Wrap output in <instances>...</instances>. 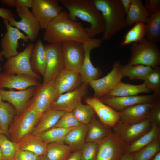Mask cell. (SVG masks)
I'll return each instance as SVG.
<instances>
[{"mask_svg": "<svg viewBox=\"0 0 160 160\" xmlns=\"http://www.w3.org/2000/svg\"><path fill=\"white\" fill-rule=\"evenodd\" d=\"M85 102L93 108L99 120L105 125L112 128L119 121L118 112L99 99L94 97L87 98Z\"/></svg>", "mask_w": 160, "mask_h": 160, "instance_id": "7402d4cb", "label": "cell"}, {"mask_svg": "<svg viewBox=\"0 0 160 160\" xmlns=\"http://www.w3.org/2000/svg\"><path fill=\"white\" fill-rule=\"evenodd\" d=\"M81 150L76 151L71 153L66 160H80Z\"/></svg>", "mask_w": 160, "mask_h": 160, "instance_id": "681fc988", "label": "cell"}, {"mask_svg": "<svg viewBox=\"0 0 160 160\" xmlns=\"http://www.w3.org/2000/svg\"><path fill=\"white\" fill-rule=\"evenodd\" d=\"M103 40L100 38L91 39L87 43L84 44L85 50L84 58L79 71L83 82L88 84L92 80L98 79L99 70L94 67L90 59V53L94 49L100 46Z\"/></svg>", "mask_w": 160, "mask_h": 160, "instance_id": "d6986e66", "label": "cell"}, {"mask_svg": "<svg viewBox=\"0 0 160 160\" xmlns=\"http://www.w3.org/2000/svg\"><path fill=\"white\" fill-rule=\"evenodd\" d=\"M37 160H49L46 155L39 156Z\"/></svg>", "mask_w": 160, "mask_h": 160, "instance_id": "11a10c76", "label": "cell"}, {"mask_svg": "<svg viewBox=\"0 0 160 160\" xmlns=\"http://www.w3.org/2000/svg\"><path fill=\"white\" fill-rule=\"evenodd\" d=\"M152 124L148 119L135 124L119 121L112 128L113 132L126 145L135 141L148 132Z\"/></svg>", "mask_w": 160, "mask_h": 160, "instance_id": "ba28073f", "label": "cell"}, {"mask_svg": "<svg viewBox=\"0 0 160 160\" xmlns=\"http://www.w3.org/2000/svg\"><path fill=\"white\" fill-rule=\"evenodd\" d=\"M150 160H160V151L158 152Z\"/></svg>", "mask_w": 160, "mask_h": 160, "instance_id": "db71d44e", "label": "cell"}, {"mask_svg": "<svg viewBox=\"0 0 160 160\" xmlns=\"http://www.w3.org/2000/svg\"><path fill=\"white\" fill-rule=\"evenodd\" d=\"M44 47L46 66L42 83L47 82L54 79L65 68L62 52V43H51L44 45Z\"/></svg>", "mask_w": 160, "mask_h": 160, "instance_id": "9c48e42d", "label": "cell"}, {"mask_svg": "<svg viewBox=\"0 0 160 160\" xmlns=\"http://www.w3.org/2000/svg\"><path fill=\"white\" fill-rule=\"evenodd\" d=\"M7 31L1 43L3 56L8 59L17 55L18 52V41L22 39L24 42H28V38L17 28L11 26L8 20H3Z\"/></svg>", "mask_w": 160, "mask_h": 160, "instance_id": "9a60e30c", "label": "cell"}, {"mask_svg": "<svg viewBox=\"0 0 160 160\" xmlns=\"http://www.w3.org/2000/svg\"><path fill=\"white\" fill-rule=\"evenodd\" d=\"M0 1L2 4L9 6H15L16 0H1Z\"/></svg>", "mask_w": 160, "mask_h": 160, "instance_id": "816d5d0a", "label": "cell"}, {"mask_svg": "<svg viewBox=\"0 0 160 160\" xmlns=\"http://www.w3.org/2000/svg\"><path fill=\"white\" fill-rule=\"evenodd\" d=\"M41 84L39 80L28 76L9 74L5 72L0 73V89L7 88L21 90Z\"/></svg>", "mask_w": 160, "mask_h": 160, "instance_id": "44dd1931", "label": "cell"}, {"mask_svg": "<svg viewBox=\"0 0 160 160\" xmlns=\"http://www.w3.org/2000/svg\"><path fill=\"white\" fill-rule=\"evenodd\" d=\"M159 97L153 93L149 95L124 97L105 96L99 99L103 103L116 111L119 112L134 105L143 103H152L159 99Z\"/></svg>", "mask_w": 160, "mask_h": 160, "instance_id": "e0dca14e", "label": "cell"}, {"mask_svg": "<svg viewBox=\"0 0 160 160\" xmlns=\"http://www.w3.org/2000/svg\"><path fill=\"white\" fill-rule=\"evenodd\" d=\"M0 160H2V156L1 152V150L0 147Z\"/></svg>", "mask_w": 160, "mask_h": 160, "instance_id": "6f0895ef", "label": "cell"}, {"mask_svg": "<svg viewBox=\"0 0 160 160\" xmlns=\"http://www.w3.org/2000/svg\"><path fill=\"white\" fill-rule=\"evenodd\" d=\"M0 147L2 160H15L16 153L19 149L17 143L10 141L5 135L1 133L0 134Z\"/></svg>", "mask_w": 160, "mask_h": 160, "instance_id": "ab89813d", "label": "cell"}, {"mask_svg": "<svg viewBox=\"0 0 160 160\" xmlns=\"http://www.w3.org/2000/svg\"><path fill=\"white\" fill-rule=\"evenodd\" d=\"M144 6L150 15L160 11V0H146Z\"/></svg>", "mask_w": 160, "mask_h": 160, "instance_id": "bcb514c9", "label": "cell"}, {"mask_svg": "<svg viewBox=\"0 0 160 160\" xmlns=\"http://www.w3.org/2000/svg\"><path fill=\"white\" fill-rule=\"evenodd\" d=\"M150 15L142 0H132L130 7L126 14L127 26H131L139 22L145 23Z\"/></svg>", "mask_w": 160, "mask_h": 160, "instance_id": "4316f807", "label": "cell"}, {"mask_svg": "<svg viewBox=\"0 0 160 160\" xmlns=\"http://www.w3.org/2000/svg\"><path fill=\"white\" fill-rule=\"evenodd\" d=\"M1 133H2V131H1V129H0V134H1Z\"/></svg>", "mask_w": 160, "mask_h": 160, "instance_id": "91938a15", "label": "cell"}, {"mask_svg": "<svg viewBox=\"0 0 160 160\" xmlns=\"http://www.w3.org/2000/svg\"><path fill=\"white\" fill-rule=\"evenodd\" d=\"M17 143L21 150L31 152L39 156L46 155L48 144L32 132L24 136Z\"/></svg>", "mask_w": 160, "mask_h": 160, "instance_id": "d4e9b609", "label": "cell"}, {"mask_svg": "<svg viewBox=\"0 0 160 160\" xmlns=\"http://www.w3.org/2000/svg\"><path fill=\"white\" fill-rule=\"evenodd\" d=\"M120 160H134L132 154H125Z\"/></svg>", "mask_w": 160, "mask_h": 160, "instance_id": "f5cc1de1", "label": "cell"}, {"mask_svg": "<svg viewBox=\"0 0 160 160\" xmlns=\"http://www.w3.org/2000/svg\"><path fill=\"white\" fill-rule=\"evenodd\" d=\"M153 103L134 105L118 112L119 121L127 123L135 124L146 119Z\"/></svg>", "mask_w": 160, "mask_h": 160, "instance_id": "603a6c76", "label": "cell"}, {"mask_svg": "<svg viewBox=\"0 0 160 160\" xmlns=\"http://www.w3.org/2000/svg\"><path fill=\"white\" fill-rule=\"evenodd\" d=\"M76 127L68 128H52L36 135L47 144L54 142L63 144L67 134Z\"/></svg>", "mask_w": 160, "mask_h": 160, "instance_id": "d590c367", "label": "cell"}, {"mask_svg": "<svg viewBox=\"0 0 160 160\" xmlns=\"http://www.w3.org/2000/svg\"><path fill=\"white\" fill-rule=\"evenodd\" d=\"M31 8L41 28L44 30L63 10L58 0H33Z\"/></svg>", "mask_w": 160, "mask_h": 160, "instance_id": "52a82bcc", "label": "cell"}, {"mask_svg": "<svg viewBox=\"0 0 160 160\" xmlns=\"http://www.w3.org/2000/svg\"><path fill=\"white\" fill-rule=\"evenodd\" d=\"M121 1L123 8L126 14L130 7L132 0H121Z\"/></svg>", "mask_w": 160, "mask_h": 160, "instance_id": "f907efd6", "label": "cell"}, {"mask_svg": "<svg viewBox=\"0 0 160 160\" xmlns=\"http://www.w3.org/2000/svg\"><path fill=\"white\" fill-rule=\"evenodd\" d=\"M83 124L77 120L72 112H66L52 128H71Z\"/></svg>", "mask_w": 160, "mask_h": 160, "instance_id": "b9f144b4", "label": "cell"}, {"mask_svg": "<svg viewBox=\"0 0 160 160\" xmlns=\"http://www.w3.org/2000/svg\"><path fill=\"white\" fill-rule=\"evenodd\" d=\"M143 83L154 94L160 97V69L159 67L153 69L147 75Z\"/></svg>", "mask_w": 160, "mask_h": 160, "instance_id": "60d3db41", "label": "cell"}, {"mask_svg": "<svg viewBox=\"0 0 160 160\" xmlns=\"http://www.w3.org/2000/svg\"><path fill=\"white\" fill-rule=\"evenodd\" d=\"M153 69L150 67L139 64L121 65V68L123 78L127 76L131 79L144 81Z\"/></svg>", "mask_w": 160, "mask_h": 160, "instance_id": "836d02e7", "label": "cell"}, {"mask_svg": "<svg viewBox=\"0 0 160 160\" xmlns=\"http://www.w3.org/2000/svg\"><path fill=\"white\" fill-rule=\"evenodd\" d=\"M66 112L50 107L42 114L32 133L38 135L52 128Z\"/></svg>", "mask_w": 160, "mask_h": 160, "instance_id": "cb8c5ba5", "label": "cell"}, {"mask_svg": "<svg viewBox=\"0 0 160 160\" xmlns=\"http://www.w3.org/2000/svg\"><path fill=\"white\" fill-rule=\"evenodd\" d=\"M0 17L3 20L9 21L10 19L14 17V14L10 10L0 7Z\"/></svg>", "mask_w": 160, "mask_h": 160, "instance_id": "7dc6e473", "label": "cell"}, {"mask_svg": "<svg viewBox=\"0 0 160 160\" xmlns=\"http://www.w3.org/2000/svg\"><path fill=\"white\" fill-rule=\"evenodd\" d=\"M60 4L68 10L69 19L75 21L77 18L89 23L85 28L89 37H94L104 32L105 24L100 12L92 0H59Z\"/></svg>", "mask_w": 160, "mask_h": 160, "instance_id": "7a4b0ae2", "label": "cell"}, {"mask_svg": "<svg viewBox=\"0 0 160 160\" xmlns=\"http://www.w3.org/2000/svg\"><path fill=\"white\" fill-rule=\"evenodd\" d=\"M33 45L30 42L23 51L7 59L4 65V72L9 74L26 75L40 80L41 75L33 71L30 61Z\"/></svg>", "mask_w": 160, "mask_h": 160, "instance_id": "8992f818", "label": "cell"}, {"mask_svg": "<svg viewBox=\"0 0 160 160\" xmlns=\"http://www.w3.org/2000/svg\"><path fill=\"white\" fill-rule=\"evenodd\" d=\"M160 151V137L133 153L134 160H150Z\"/></svg>", "mask_w": 160, "mask_h": 160, "instance_id": "8d00e7d4", "label": "cell"}, {"mask_svg": "<svg viewBox=\"0 0 160 160\" xmlns=\"http://www.w3.org/2000/svg\"><path fill=\"white\" fill-rule=\"evenodd\" d=\"M3 60V56L2 55L1 52H0V61H2ZM1 70V68L0 67V71Z\"/></svg>", "mask_w": 160, "mask_h": 160, "instance_id": "9f6ffc18", "label": "cell"}, {"mask_svg": "<svg viewBox=\"0 0 160 160\" xmlns=\"http://www.w3.org/2000/svg\"><path fill=\"white\" fill-rule=\"evenodd\" d=\"M147 119H148L152 124H155L160 127V101L159 99L153 103Z\"/></svg>", "mask_w": 160, "mask_h": 160, "instance_id": "ee69618b", "label": "cell"}, {"mask_svg": "<svg viewBox=\"0 0 160 160\" xmlns=\"http://www.w3.org/2000/svg\"><path fill=\"white\" fill-rule=\"evenodd\" d=\"M95 160H120L125 154L126 145L112 131L98 143Z\"/></svg>", "mask_w": 160, "mask_h": 160, "instance_id": "30bf717a", "label": "cell"}, {"mask_svg": "<svg viewBox=\"0 0 160 160\" xmlns=\"http://www.w3.org/2000/svg\"><path fill=\"white\" fill-rule=\"evenodd\" d=\"M83 82L79 71L64 69L54 79L56 99L60 95L73 91Z\"/></svg>", "mask_w": 160, "mask_h": 160, "instance_id": "ac0fdd59", "label": "cell"}, {"mask_svg": "<svg viewBox=\"0 0 160 160\" xmlns=\"http://www.w3.org/2000/svg\"><path fill=\"white\" fill-rule=\"evenodd\" d=\"M90 39L82 23L71 20L68 12L63 10L48 25L43 36L44 40L49 44L72 40L84 44Z\"/></svg>", "mask_w": 160, "mask_h": 160, "instance_id": "6da1fadb", "label": "cell"}, {"mask_svg": "<svg viewBox=\"0 0 160 160\" xmlns=\"http://www.w3.org/2000/svg\"><path fill=\"white\" fill-rule=\"evenodd\" d=\"M111 128L97 119L95 116L88 124L86 142L98 143L110 134Z\"/></svg>", "mask_w": 160, "mask_h": 160, "instance_id": "83f0119b", "label": "cell"}, {"mask_svg": "<svg viewBox=\"0 0 160 160\" xmlns=\"http://www.w3.org/2000/svg\"><path fill=\"white\" fill-rule=\"evenodd\" d=\"M151 90L143 84L134 85L119 82L105 96L109 97H124L137 95L142 93H148Z\"/></svg>", "mask_w": 160, "mask_h": 160, "instance_id": "f1b7e54d", "label": "cell"}, {"mask_svg": "<svg viewBox=\"0 0 160 160\" xmlns=\"http://www.w3.org/2000/svg\"><path fill=\"white\" fill-rule=\"evenodd\" d=\"M16 115L15 109L11 104L0 101V128L3 134L9 135V127Z\"/></svg>", "mask_w": 160, "mask_h": 160, "instance_id": "d6a6232c", "label": "cell"}, {"mask_svg": "<svg viewBox=\"0 0 160 160\" xmlns=\"http://www.w3.org/2000/svg\"><path fill=\"white\" fill-rule=\"evenodd\" d=\"M33 0H16L15 7L16 8L21 7L31 8Z\"/></svg>", "mask_w": 160, "mask_h": 160, "instance_id": "c3c4849f", "label": "cell"}, {"mask_svg": "<svg viewBox=\"0 0 160 160\" xmlns=\"http://www.w3.org/2000/svg\"><path fill=\"white\" fill-rule=\"evenodd\" d=\"M98 145V143L86 142L81 149L80 160H95Z\"/></svg>", "mask_w": 160, "mask_h": 160, "instance_id": "7bdbcfd3", "label": "cell"}, {"mask_svg": "<svg viewBox=\"0 0 160 160\" xmlns=\"http://www.w3.org/2000/svg\"><path fill=\"white\" fill-rule=\"evenodd\" d=\"M88 84L84 82L76 89L59 95L51 104L50 108L55 110L72 112L87 95Z\"/></svg>", "mask_w": 160, "mask_h": 160, "instance_id": "2e32d148", "label": "cell"}, {"mask_svg": "<svg viewBox=\"0 0 160 160\" xmlns=\"http://www.w3.org/2000/svg\"><path fill=\"white\" fill-rule=\"evenodd\" d=\"M160 137V127L152 124L150 130L132 143L126 146L125 154H133Z\"/></svg>", "mask_w": 160, "mask_h": 160, "instance_id": "f546056e", "label": "cell"}, {"mask_svg": "<svg viewBox=\"0 0 160 160\" xmlns=\"http://www.w3.org/2000/svg\"><path fill=\"white\" fill-rule=\"evenodd\" d=\"M40 116L36 109L28 104L18 115L14 117L9 129L12 141L18 142L26 134L32 132Z\"/></svg>", "mask_w": 160, "mask_h": 160, "instance_id": "5b68a950", "label": "cell"}, {"mask_svg": "<svg viewBox=\"0 0 160 160\" xmlns=\"http://www.w3.org/2000/svg\"><path fill=\"white\" fill-rule=\"evenodd\" d=\"M17 14L21 19L16 21L12 17L9 20V25L23 31L32 42L37 38L41 28L40 24L29 8L21 7L16 8Z\"/></svg>", "mask_w": 160, "mask_h": 160, "instance_id": "7c38bea8", "label": "cell"}, {"mask_svg": "<svg viewBox=\"0 0 160 160\" xmlns=\"http://www.w3.org/2000/svg\"><path fill=\"white\" fill-rule=\"evenodd\" d=\"M2 100L1 95L0 94V101Z\"/></svg>", "mask_w": 160, "mask_h": 160, "instance_id": "680465c9", "label": "cell"}, {"mask_svg": "<svg viewBox=\"0 0 160 160\" xmlns=\"http://www.w3.org/2000/svg\"><path fill=\"white\" fill-rule=\"evenodd\" d=\"M101 13L105 24V28L101 39L107 40L122 30L126 28V14L121 0H92Z\"/></svg>", "mask_w": 160, "mask_h": 160, "instance_id": "3957f363", "label": "cell"}, {"mask_svg": "<svg viewBox=\"0 0 160 160\" xmlns=\"http://www.w3.org/2000/svg\"><path fill=\"white\" fill-rule=\"evenodd\" d=\"M36 87H31L21 90L13 89L6 90L0 89L2 100H6L15 108L17 115H19L27 106L29 100L33 97Z\"/></svg>", "mask_w": 160, "mask_h": 160, "instance_id": "ffe728a7", "label": "cell"}, {"mask_svg": "<svg viewBox=\"0 0 160 160\" xmlns=\"http://www.w3.org/2000/svg\"><path fill=\"white\" fill-rule=\"evenodd\" d=\"M88 125L83 124L70 131L65 136L64 143L75 151L81 150L86 143Z\"/></svg>", "mask_w": 160, "mask_h": 160, "instance_id": "4dcf8cb0", "label": "cell"}, {"mask_svg": "<svg viewBox=\"0 0 160 160\" xmlns=\"http://www.w3.org/2000/svg\"><path fill=\"white\" fill-rule=\"evenodd\" d=\"M65 68L79 72L85 55L84 44L78 41H67L62 43Z\"/></svg>", "mask_w": 160, "mask_h": 160, "instance_id": "4fadbf2b", "label": "cell"}, {"mask_svg": "<svg viewBox=\"0 0 160 160\" xmlns=\"http://www.w3.org/2000/svg\"><path fill=\"white\" fill-rule=\"evenodd\" d=\"M130 49L131 55L128 64L141 65L153 69L159 67L160 50L156 44L145 38L140 41L132 43Z\"/></svg>", "mask_w": 160, "mask_h": 160, "instance_id": "277c9868", "label": "cell"}, {"mask_svg": "<svg viewBox=\"0 0 160 160\" xmlns=\"http://www.w3.org/2000/svg\"><path fill=\"white\" fill-rule=\"evenodd\" d=\"M145 38V23H137L126 33L121 45L124 46L140 41Z\"/></svg>", "mask_w": 160, "mask_h": 160, "instance_id": "74e56055", "label": "cell"}, {"mask_svg": "<svg viewBox=\"0 0 160 160\" xmlns=\"http://www.w3.org/2000/svg\"><path fill=\"white\" fill-rule=\"evenodd\" d=\"M121 65L120 61H116L112 69L106 76L92 80L89 83L94 90V97L100 99L105 96L121 81L123 78L121 70Z\"/></svg>", "mask_w": 160, "mask_h": 160, "instance_id": "8fae6325", "label": "cell"}, {"mask_svg": "<svg viewBox=\"0 0 160 160\" xmlns=\"http://www.w3.org/2000/svg\"><path fill=\"white\" fill-rule=\"evenodd\" d=\"M77 120L81 124L88 125L95 116L93 108L89 105L80 102L72 112Z\"/></svg>", "mask_w": 160, "mask_h": 160, "instance_id": "f35d334b", "label": "cell"}, {"mask_svg": "<svg viewBox=\"0 0 160 160\" xmlns=\"http://www.w3.org/2000/svg\"><path fill=\"white\" fill-rule=\"evenodd\" d=\"M73 151L66 144L52 143L47 144L46 156L49 160H66Z\"/></svg>", "mask_w": 160, "mask_h": 160, "instance_id": "e575fe53", "label": "cell"}, {"mask_svg": "<svg viewBox=\"0 0 160 160\" xmlns=\"http://www.w3.org/2000/svg\"><path fill=\"white\" fill-rule=\"evenodd\" d=\"M33 71L43 76L46 66V58L44 45L39 39L33 45L30 58Z\"/></svg>", "mask_w": 160, "mask_h": 160, "instance_id": "484cf974", "label": "cell"}, {"mask_svg": "<svg viewBox=\"0 0 160 160\" xmlns=\"http://www.w3.org/2000/svg\"><path fill=\"white\" fill-rule=\"evenodd\" d=\"M55 78L36 87L35 91L28 104L33 106L37 110L40 117L50 107L56 100L54 82Z\"/></svg>", "mask_w": 160, "mask_h": 160, "instance_id": "5bb4252c", "label": "cell"}, {"mask_svg": "<svg viewBox=\"0 0 160 160\" xmlns=\"http://www.w3.org/2000/svg\"><path fill=\"white\" fill-rule=\"evenodd\" d=\"M38 157L31 152L18 149L16 153L15 160H37Z\"/></svg>", "mask_w": 160, "mask_h": 160, "instance_id": "f6af8a7d", "label": "cell"}, {"mask_svg": "<svg viewBox=\"0 0 160 160\" xmlns=\"http://www.w3.org/2000/svg\"><path fill=\"white\" fill-rule=\"evenodd\" d=\"M145 39L153 43L160 41V11L150 15L145 23Z\"/></svg>", "mask_w": 160, "mask_h": 160, "instance_id": "1f68e13d", "label": "cell"}]
</instances>
